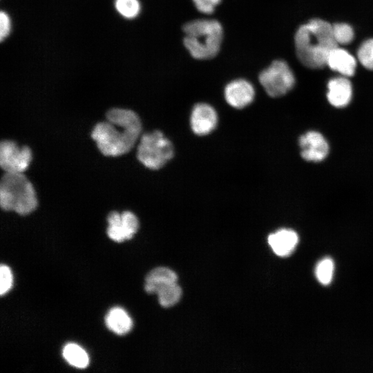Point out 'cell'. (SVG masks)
Instances as JSON below:
<instances>
[{
    "instance_id": "4",
    "label": "cell",
    "mask_w": 373,
    "mask_h": 373,
    "mask_svg": "<svg viewBox=\"0 0 373 373\" xmlns=\"http://www.w3.org/2000/svg\"><path fill=\"white\" fill-rule=\"evenodd\" d=\"M0 206L5 211L27 215L37 207L33 185L22 173L5 172L0 181Z\"/></svg>"
},
{
    "instance_id": "25",
    "label": "cell",
    "mask_w": 373,
    "mask_h": 373,
    "mask_svg": "<svg viewBox=\"0 0 373 373\" xmlns=\"http://www.w3.org/2000/svg\"><path fill=\"white\" fill-rule=\"evenodd\" d=\"M11 21L8 14L3 11L0 13V39L3 41L10 34Z\"/></svg>"
},
{
    "instance_id": "13",
    "label": "cell",
    "mask_w": 373,
    "mask_h": 373,
    "mask_svg": "<svg viewBox=\"0 0 373 373\" xmlns=\"http://www.w3.org/2000/svg\"><path fill=\"white\" fill-rule=\"evenodd\" d=\"M298 242V234L291 229H281L271 233L268 243L274 252L281 257L290 255Z\"/></svg>"
},
{
    "instance_id": "16",
    "label": "cell",
    "mask_w": 373,
    "mask_h": 373,
    "mask_svg": "<svg viewBox=\"0 0 373 373\" xmlns=\"http://www.w3.org/2000/svg\"><path fill=\"white\" fill-rule=\"evenodd\" d=\"M178 276L171 269L166 267H157L151 270L145 280V290L153 294L156 287L163 284L177 282Z\"/></svg>"
},
{
    "instance_id": "7",
    "label": "cell",
    "mask_w": 373,
    "mask_h": 373,
    "mask_svg": "<svg viewBox=\"0 0 373 373\" xmlns=\"http://www.w3.org/2000/svg\"><path fill=\"white\" fill-rule=\"evenodd\" d=\"M32 159L31 150L27 146H19L12 140H2L0 143V166L5 172L25 171Z\"/></svg>"
},
{
    "instance_id": "6",
    "label": "cell",
    "mask_w": 373,
    "mask_h": 373,
    "mask_svg": "<svg viewBox=\"0 0 373 373\" xmlns=\"http://www.w3.org/2000/svg\"><path fill=\"white\" fill-rule=\"evenodd\" d=\"M259 82L269 96L277 97L293 88L295 78L285 61L276 60L260 73Z\"/></svg>"
},
{
    "instance_id": "2",
    "label": "cell",
    "mask_w": 373,
    "mask_h": 373,
    "mask_svg": "<svg viewBox=\"0 0 373 373\" xmlns=\"http://www.w3.org/2000/svg\"><path fill=\"white\" fill-rule=\"evenodd\" d=\"M296 51L300 61L310 68H321L327 65L330 52L338 47L332 25L320 19H314L299 27L295 35Z\"/></svg>"
},
{
    "instance_id": "14",
    "label": "cell",
    "mask_w": 373,
    "mask_h": 373,
    "mask_svg": "<svg viewBox=\"0 0 373 373\" xmlns=\"http://www.w3.org/2000/svg\"><path fill=\"white\" fill-rule=\"evenodd\" d=\"M327 65L332 70L349 77L354 74L356 62L354 57L347 51L336 47L330 52Z\"/></svg>"
},
{
    "instance_id": "18",
    "label": "cell",
    "mask_w": 373,
    "mask_h": 373,
    "mask_svg": "<svg viewBox=\"0 0 373 373\" xmlns=\"http://www.w3.org/2000/svg\"><path fill=\"white\" fill-rule=\"evenodd\" d=\"M62 354L66 361L77 368H86L89 358L85 350L75 343H68L63 348Z\"/></svg>"
},
{
    "instance_id": "8",
    "label": "cell",
    "mask_w": 373,
    "mask_h": 373,
    "mask_svg": "<svg viewBox=\"0 0 373 373\" xmlns=\"http://www.w3.org/2000/svg\"><path fill=\"white\" fill-rule=\"evenodd\" d=\"M107 221V234L111 239L116 242L131 239L139 227L137 218L128 211L121 213L112 211L108 214Z\"/></svg>"
},
{
    "instance_id": "24",
    "label": "cell",
    "mask_w": 373,
    "mask_h": 373,
    "mask_svg": "<svg viewBox=\"0 0 373 373\" xmlns=\"http://www.w3.org/2000/svg\"><path fill=\"white\" fill-rule=\"evenodd\" d=\"M221 0H193L196 8L205 14L212 13Z\"/></svg>"
},
{
    "instance_id": "22",
    "label": "cell",
    "mask_w": 373,
    "mask_h": 373,
    "mask_svg": "<svg viewBox=\"0 0 373 373\" xmlns=\"http://www.w3.org/2000/svg\"><path fill=\"white\" fill-rule=\"evenodd\" d=\"M358 59L367 69L373 70V39L364 41L360 46Z\"/></svg>"
},
{
    "instance_id": "3",
    "label": "cell",
    "mask_w": 373,
    "mask_h": 373,
    "mask_svg": "<svg viewBox=\"0 0 373 373\" xmlns=\"http://www.w3.org/2000/svg\"><path fill=\"white\" fill-rule=\"evenodd\" d=\"M184 44L191 55L197 59H207L219 52L222 39V28L215 19H195L183 26Z\"/></svg>"
},
{
    "instance_id": "10",
    "label": "cell",
    "mask_w": 373,
    "mask_h": 373,
    "mask_svg": "<svg viewBox=\"0 0 373 373\" xmlns=\"http://www.w3.org/2000/svg\"><path fill=\"white\" fill-rule=\"evenodd\" d=\"M217 122V113L210 105L200 103L193 107L190 124L196 135H205L210 133L216 128Z\"/></svg>"
},
{
    "instance_id": "17",
    "label": "cell",
    "mask_w": 373,
    "mask_h": 373,
    "mask_svg": "<svg viewBox=\"0 0 373 373\" xmlns=\"http://www.w3.org/2000/svg\"><path fill=\"white\" fill-rule=\"evenodd\" d=\"M154 293L158 296L160 304L169 307L177 303L182 295V289L177 282L163 284L155 289Z\"/></svg>"
},
{
    "instance_id": "20",
    "label": "cell",
    "mask_w": 373,
    "mask_h": 373,
    "mask_svg": "<svg viewBox=\"0 0 373 373\" xmlns=\"http://www.w3.org/2000/svg\"><path fill=\"white\" fill-rule=\"evenodd\" d=\"M115 5L117 12L127 19L137 17L141 8L138 0H116Z\"/></svg>"
},
{
    "instance_id": "9",
    "label": "cell",
    "mask_w": 373,
    "mask_h": 373,
    "mask_svg": "<svg viewBox=\"0 0 373 373\" xmlns=\"http://www.w3.org/2000/svg\"><path fill=\"white\" fill-rule=\"evenodd\" d=\"M301 157L306 161L318 162L323 160L329 153V145L323 135L311 131L299 138Z\"/></svg>"
},
{
    "instance_id": "5",
    "label": "cell",
    "mask_w": 373,
    "mask_h": 373,
    "mask_svg": "<svg viewBox=\"0 0 373 373\" xmlns=\"http://www.w3.org/2000/svg\"><path fill=\"white\" fill-rule=\"evenodd\" d=\"M173 153L171 141L161 131H154L141 136L137 157L146 167L158 169L173 157Z\"/></svg>"
},
{
    "instance_id": "23",
    "label": "cell",
    "mask_w": 373,
    "mask_h": 373,
    "mask_svg": "<svg viewBox=\"0 0 373 373\" xmlns=\"http://www.w3.org/2000/svg\"><path fill=\"white\" fill-rule=\"evenodd\" d=\"M12 275L10 268L6 265L0 267V294H6L12 287Z\"/></svg>"
},
{
    "instance_id": "15",
    "label": "cell",
    "mask_w": 373,
    "mask_h": 373,
    "mask_svg": "<svg viewBox=\"0 0 373 373\" xmlns=\"http://www.w3.org/2000/svg\"><path fill=\"white\" fill-rule=\"evenodd\" d=\"M105 321L108 328L119 335L128 333L133 326L131 317L122 308L118 307L110 309Z\"/></svg>"
},
{
    "instance_id": "21",
    "label": "cell",
    "mask_w": 373,
    "mask_h": 373,
    "mask_svg": "<svg viewBox=\"0 0 373 373\" xmlns=\"http://www.w3.org/2000/svg\"><path fill=\"white\" fill-rule=\"evenodd\" d=\"M334 37L338 44H348L354 39L352 28L345 23H337L332 25Z\"/></svg>"
},
{
    "instance_id": "19",
    "label": "cell",
    "mask_w": 373,
    "mask_h": 373,
    "mask_svg": "<svg viewBox=\"0 0 373 373\" xmlns=\"http://www.w3.org/2000/svg\"><path fill=\"white\" fill-rule=\"evenodd\" d=\"M334 269V262L330 258L320 260L315 269V275L319 283L324 285H329L332 280Z\"/></svg>"
},
{
    "instance_id": "1",
    "label": "cell",
    "mask_w": 373,
    "mask_h": 373,
    "mask_svg": "<svg viewBox=\"0 0 373 373\" xmlns=\"http://www.w3.org/2000/svg\"><path fill=\"white\" fill-rule=\"evenodd\" d=\"M106 121L98 122L91 137L104 155L117 156L128 152L142 131L139 116L132 110L113 108L106 113Z\"/></svg>"
},
{
    "instance_id": "12",
    "label": "cell",
    "mask_w": 373,
    "mask_h": 373,
    "mask_svg": "<svg viewBox=\"0 0 373 373\" xmlns=\"http://www.w3.org/2000/svg\"><path fill=\"white\" fill-rule=\"evenodd\" d=\"M327 88V99L333 106L342 108L350 103L352 97V88L346 77H338L330 79Z\"/></svg>"
},
{
    "instance_id": "11",
    "label": "cell",
    "mask_w": 373,
    "mask_h": 373,
    "mask_svg": "<svg viewBox=\"0 0 373 373\" xmlns=\"http://www.w3.org/2000/svg\"><path fill=\"white\" fill-rule=\"evenodd\" d=\"M255 90L252 84L242 79L229 82L224 88V97L227 102L236 108L248 106L254 100Z\"/></svg>"
}]
</instances>
